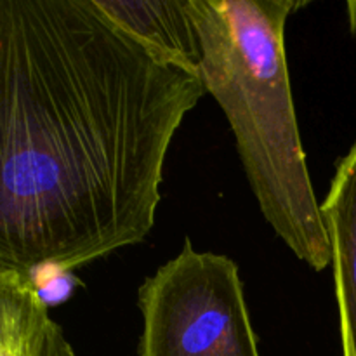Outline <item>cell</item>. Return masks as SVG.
Masks as SVG:
<instances>
[{
    "label": "cell",
    "instance_id": "8992f818",
    "mask_svg": "<svg viewBox=\"0 0 356 356\" xmlns=\"http://www.w3.org/2000/svg\"><path fill=\"white\" fill-rule=\"evenodd\" d=\"M0 356H75L31 271L0 268Z\"/></svg>",
    "mask_w": 356,
    "mask_h": 356
},
{
    "label": "cell",
    "instance_id": "5b68a950",
    "mask_svg": "<svg viewBox=\"0 0 356 356\" xmlns=\"http://www.w3.org/2000/svg\"><path fill=\"white\" fill-rule=\"evenodd\" d=\"M320 207L329 233L343 356H356V143L337 162Z\"/></svg>",
    "mask_w": 356,
    "mask_h": 356
},
{
    "label": "cell",
    "instance_id": "52a82bcc",
    "mask_svg": "<svg viewBox=\"0 0 356 356\" xmlns=\"http://www.w3.org/2000/svg\"><path fill=\"white\" fill-rule=\"evenodd\" d=\"M348 19H350V28L356 33V0H348Z\"/></svg>",
    "mask_w": 356,
    "mask_h": 356
},
{
    "label": "cell",
    "instance_id": "277c9868",
    "mask_svg": "<svg viewBox=\"0 0 356 356\" xmlns=\"http://www.w3.org/2000/svg\"><path fill=\"white\" fill-rule=\"evenodd\" d=\"M124 33L159 58L200 76L204 51L188 0H94Z\"/></svg>",
    "mask_w": 356,
    "mask_h": 356
},
{
    "label": "cell",
    "instance_id": "3957f363",
    "mask_svg": "<svg viewBox=\"0 0 356 356\" xmlns=\"http://www.w3.org/2000/svg\"><path fill=\"white\" fill-rule=\"evenodd\" d=\"M138 301L139 356H261L236 263L190 238L143 282Z\"/></svg>",
    "mask_w": 356,
    "mask_h": 356
},
{
    "label": "cell",
    "instance_id": "7a4b0ae2",
    "mask_svg": "<svg viewBox=\"0 0 356 356\" xmlns=\"http://www.w3.org/2000/svg\"><path fill=\"white\" fill-rule=\"evenodd\" d=\"M296 0H188L200 76L225 111L261 212L298 259L323 271L330 242L306 165L285 56Z\"/></svg>",
    "mask_w": 356,
    "mask_h": 356
},
{
    "label": "cell",
    "instance_id": "6da1fadb",
    "mask_svg": "<svg viewBox=\"0 0 356 356\" xmlns=\"http://www.w3.org/2000/svg\"><path fill=\"white\" fill-rule=\"evenodd\" d=\"M205 92L94 0H0V268L68 273L141 243Z\"/></svg>",
    "mask_w": 356,
    "mask_h": 356
}]
</instances>
